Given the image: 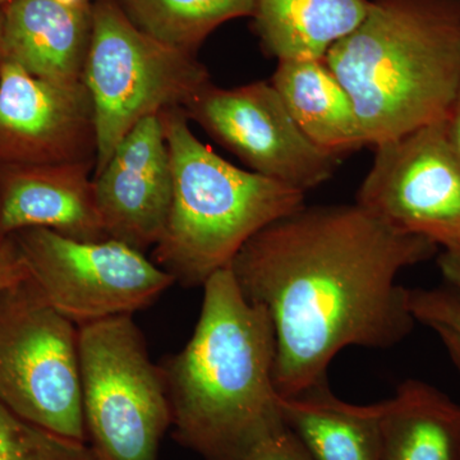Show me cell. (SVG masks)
I'll return each mask as SVG.
<instances>
[{
	"label": "cell",
	"mask_w": 460,
	"mask_h": 460,
	"mask_svg": "<svg viewBox=\"0 0 460 460\" xmlns=\"http://www.w3.org/2000/svg\"><path fill=\"white\" fill-rule=\"evenodd\" d=\"M438 251L357 204L304 205L253 235L229 269L270 317L279 395L328 380L345 348L390 349L410 337L416 320L398 277Z\"/></svg>",
	"instance_id": "cell-1"
},
{
	"label": "cell",
	"mask_w": 460,
	"mask_h": 460,
	"mask_svg": "<svg viewBox=\"0 0 460 460\" xmlns=\"http://www.w3.org/2000/svg\"><path fill=\"white\" fill-rule=\"evenodd\" d=\"M274 366L268 313L242 296L229 268L215 272L189 343L160 365L175 441L202 460H244L283 431Z\"/></svg>",
	"instance_id": "cell-2"
},
{
	"label": "cell",
	"mask_w": 460,
	"mask_h": 460,
	"mask_svg": "<svg viewBox=\"0 0 460 460\" xmlns=\"http://www.w3.org/2000/svg\"><path fill=\"white\" fill-rule=\"evenodd\" d=\"M323 60L353 100L366 146L447 119L460 86V0H371Z\"/></svg>",
	"instance_id": "cell-3"
},
{
	"label": "cell",
	"mask_w": 460,
	"mask_h": 460,
	"mask_svg": "<svg viewBox=\"0 0 460 460\" xmlns=\"http://www.w3.org/2000/svg\"><path fill=\"white\" fill-rule=\"evenodd\" d=\"M159 118L172 199L154 259L181 287H204L253 235L301 208L305 193L230 164L192 132L183 109H166Z\"/></svg>",
	"instance_id": "cell-4"
},
{
	"label": "cell",
	"mask_w": 460,
	"mask_h": 460,
	"mask_svg": "<svg viewBox=\"0 0 460 460\" xmlns=\"http://www.w3.org/2000/svg\"><path fill=\"white\" fill-rule=\"evenodd\" d=\"M83 81L95 118V174L136 124L166 109H184L211 83L192 53L142 31L118 0L93 3Z\"/></svg>",
	"instance_id": "cell-5"
},
{
	"label": "cell",
	"mask_w": 460,
	"mask_h": 460,
	"mask_svg": "<svg viewBox=\"0 0 460 460\" xmlns=\"http://www.w3.org/2000/svg\"><path fill=\"white\" fill-rule=\"evenodd\" d=\"M87 441L98 460H157L172 428L162 368L131 314L78 326Z\"/></svg>",
	"instance_id": "cell-6"
},
{
	"label": "cell",
	"mask_w": 460,
	"mask_h": 460,
	"mask_svg": "<svg viewBox=\"0 0 460 460\" xmlns=\"http://www.w3.org/2000/svg\"><path fill=\"white\" fill-rule=\"evenodd\" d=\"M0 402L33 425L87 443L78 326L30 277L0 290Z\"/></svg>",
	"instance_id": "cell-7"
},
{
	"label": "cell",
	"mask_w": 460,
	"mask_h": 460,
	"mask_svg": "<svg viewBox=\"0 0 460 460\" xmlns=\"http://www.w3.org/2000/svg\"><path fill=\"white\" fill-rule=\"evenodd\" d=\"M29 277L45 298L75 325L144 310L175 283L142 251L123 242H83L54 230L11 235Z\"/></svg>",
	"instance_id": "cell-8"
},
{
	"label": "cell",
	"mask_w": 460,
	"mask_h": 460,
	"mask_svg": "<svg viewBox=\"0 0 460 460\" xmlns=\"http://www.w3.org/2000/svg\"><path fill=\"white\" fill-rule=\"evenodd\" d=\"M356 204L438 247L460 237V159L447 119L375 146Z\"/></svg>",
	"instance_id": "cell-9"
},
{
	"label": "cell",
	"mask_w": 460,
	"mask_h": 460,
	"mask_svg": "<svg viewBox=\"0 0 460 460\" xmlns=\"http://www.w3.org/2000/svg\"><path fill=\"white\" fill-rule=\"evenodd\" d=\"M183 111L252 172L302 192L328 181L337 168L338 157L305 137L271 83L234 89L210 83Z\"/></svg>",
	"instance_id": "cell-10"
},
{
	"label": "cell",
	"mask_w": 460,
	"mask_h": 460,
	"mask_svg": "<svg viewBox=\"0 0 460 460\" xmlns=\"http://www.w3.org/2000/svg\"><path fill=\"white\" fill-rule=\"evenodd\" d=\"M95 162L93 102L84 83L56 84L3 59L0 168Z\"/></svg>",
	"instance_id": "cell-11"
},
{
	"label": "cell",
	"mask_w": 460,
	"mask_h": 460,
	"mask_svg": "<svg viewBox=\"0 0 460 460\" xmlns=\"http://www.w3.org/2000/svg\"><path fill=\"white\" fill-rule=\"evenodd\" d=\"M93 186L108 238L142 252L159 243L172 199L171 157L159 115L127 133L93 177Z\"/></svg>",
	"instance_id": "cell-12"
},
{
	"label": "cell",
	"mask_w": 460,
	"mask_h": 460,
	"mask_svg": "<svg viewBox=\"0 0 460 460\" xmlns=\"http://www.w3.org/2000/svg\"><path fill=\"white\" fill-rule=\"evenodd\" d=\"M95 162L0 168V241L45 228L83 242L109 239L96 206Z\"/></svg>",
	"instance_id": "cell-13"
},
{
	"label": "cell",
	"mask_w": 460,
	"mask_h": 460,
	"mask_svg": "<svg viewBox=\"0 0 460 460\" xmlns=\"http://www.w3.org/2000/svg\"><path fill=\"white\" fill-rule=\"evenodd\" d=\"M4 59L56 84L84 83L93 3L13 0L3 7Z\"/></svg>",
	"instance_id": "cell-14"
},
{
	"label": "cell",
	"mask_w": 460,
	"mask_h": 460,
	"mask_svg": "<svg viewBox=\"0 0 460 460\" xmlns=\"http://www.w3.org/2000/svg\"><path fill=\"white\" fill-rule=\"evenodd\" d=\"M271 84L314 146L338 159L366 146L353 100L325 60H281Z\"/></svg>",
	"instance_id": "cell-15"
},
{
	"label": "cell",
	"mask_w": 460,
	"mask_h": 460,
	"mask_svg": "<svg viewBox=\"0 0 460 460\" xmlns=\"http://www.w3.org/2000/svg\"><path fill=\"white\" fill-rule=\"evenodd\" d=\"M284 422L314 460H381L380 402L339 399L328 380L280 396Z\"/></svg>",
	"instance_id": "cell-16"
},
{
	"label": "cell",
	"mask_w": 460,
	"mask_h": 460,
	"mask_svg": "<svg viewBox=\"0 0 460 460\" xmlns=\"http://www.w3.org/2000/svg\"><path fill=\"white\" fill-rule=\"evenodd\" d=\"M380 411L381 460H460V404L438 387L405 380Z\"/></svg>",
	"instance_id": "cell-17"
},
{
	"label": "cell",
	"mask_w": 460,
	"mask_h": 460,
	"mask_svg": "<svg viewBox=\"0 0 460 460\" xmlns=\"http://www.w3.org/2000/svg\"><path fill=\"white\" fill-rule=\"evenodd\" d=\"M370 0H256L263 49L281 60H323L367 13Z\"/></svg>",
	"instance_id": "cell-18"
},
{
	"label": "cell",
	"mask_w": 460,
	"mask_h": 460,
	"mask_svg": "<svg viewBox=\"0 0 460 460\" xmlns=\"http://www.w3.org/2000/svg\"><path fill=\"white\" fill-rule=\"evenodd\" d=\"M138 29L192 53L223 23L253 16L256 0H118Z\"/></svg>",
	"instance_id": "cell-19"
},
{
	"label": "cell",
	"mask_w": 460,
	"mask_h": 460,
	"mask_svg": "<svg viewBox=\"0 0 460 460\" xmlns=\"http://www.w3.org/2000/svg\"><path fill=\"white\" fill-rule=\"evenodd\" d=\"M0 460H98L87 443L48 431L0 402Z\"/></svg>",
	"instance_id": "cell-20"
},
{
	"label": "cell",
	"mask_w": 460,
	"mask_h": 460,
	"mask_svg": "<svg viewBox=\"0 0 460 460\" xmlns=\"http://www.w3.org/2000/svg\"><path fill=\"white\" fill-rule=\"evenodd\" d=\"M416 323L428 326L443 341L453 365L460 372V290L444 284L408 290Z\"/></svg>",
	"instance_id": "cell-21"
},
{
	"label": "cell",
	"mask_w": 460,
	"mask_h": 460,
	"mask_svg": "<svg viewBox=\"0 0 460 460\" xmlns=\"http://www.w3.org/2000/svg\"><path fill=\"white\" fill-rule=\"evenodd\" d=\"M244 460H314L289 429L256 447Z\"/></svg>",
	"instance_id": "cell-22"
},
{
	"label": "cell",
	"mask_w": 460,
	"mask_h": 460,
	"mask_svg": "<svg viewBox=\"0 0 460 460\" xmlns=\"http://www.w3.org/2000/svg\"><path fill=\"white\" fill-rule=\"evenodd\" d=\"M29 278L25 262L12 237L0 241V290Z\"/></svg>",
	"instance_id": "cell-23"
},
{
	"label": "cell",
	"mask_w": 460,
	"mask_h": 460,
	"mask_svg": "<svg viewBox=\"0 0 460 460\" xmlns=\"http://www.w3.org/2000/svg\"><path fill=\"white\" fill-rule=\"evenodd\" d=\"M441 248L443 251L438 256V266L444 283L460 290V237Z\"/></svg>",
	"instance_id": "cell-24"
},
{
	"label": "cell",
	"mask_w": 460,
	"mask_h": 460,
	"mask_svg": "<svg viewBox=\"0 0 460 460\" xmlns=\"http://www.w3.org/2000/svg\"><path fill=\"white\" fill-rule=\"evenodd\" d=\"M447 133L460 159V86L452 109L447 118Z\"/></svg>",
	"instance_id": "cell-25"
},
{
	"label": "cell",
	"mask_w": 460,
	"mask_h": 460,
	"mask_svg": "<svg viewBox=\"0 0 460 460\" xmlns=\"http://www.w3.org/2000/svg\"><path fill=\"white\" fill-rule=\"evenodd\" d=\"M3 30H4V14H3V8H0V66H2L3 59H4V50H3Z\"/></svg>",
	"instance_id": "cell-26"
},
{
	"label": "cell",
	"mask_w": 460,
	"mask_h": 460,
	"mask_svg": "<svg viewBox=\"0 0 460 460\" xmlns=\"http://www.w3.org/2000/svg\"><path fill=\"white\" fill-rule=\"evenodd\" d=\"M11 2H13V0H0V8L5 7Z\"/></svg>",
	"instance_id": "cell-27"
}]
</instances>
